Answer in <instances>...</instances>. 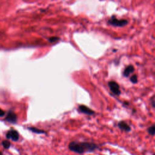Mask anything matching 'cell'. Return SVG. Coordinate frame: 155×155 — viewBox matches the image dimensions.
<instances>
[{
    "label": "cell",
    "mask_w": 155,
    "mask_h": 155,
    "mask_svg": "<svg viewBox=\"0 0 155 155\" xmlns=\"http://www.w3.org/2000/svg\"><path fill=\"white\" fill-rule=\"evenodd\" d=\"M68 148L76 153L83 154L94 151L98 148V145L93 142L73 141L68 144Z\"/></svg>",
    "instance_id": "cell-1"
},
{
    "label": "cell",
    "mask_w": 155,
    "mask_h": 155,
    "mask_svg": "<svg viewBox=\"0 0 155 155\" xmlns=\"http://www.w3.org/2000/svg\"><path fill=\"white\" fill-rule=\"evenodd\" d=\"M128 23V21L127 19H118L114 15H112L108 21V24H109L112 26L117 27H123L127 25Z\"/></svg>",
    "instance_id": "cell-2"
},
{
    "label": "cell",
    "mask_w": 155,
    "mask_h": 155,
    "mask_svg": "<svg viewBox=\"0 0 155 155\" xmlns=\"http://www.w3.org/2000/svg\"><path fill=\"white\" fill-rule=\"evenodd\" d=\"M108 85L113 94H114L116 96L120 95L121 91L120 90L119 85L117 82L114 81H110L108 82Z\"/></svg>",
    "instance_id": "cell-3"
},
{
    "label": "cell",
    "mask_w": 155,
    "mask_h": 155,
    "mask_svg": "<svg viewBox=\"0 0 155 155\" xmlns=\"http://www.w3.org/2000/svg\"><path fill=\"white\" fill-rule=\"evenodd\" d=\"M6 138L7 139H11L13 141H17L18 140L19 138V134L18 133V132L13 129H11L10 130H8L7 133H6Z\"/></svg>",
    "instance_id": "cell-4"
},
{
    "label": "cell",
    "mask_w": 155,
    "mask_h": 155,
    "mask_svg": "<svg viewBox=\"0 0 155 155\" xmlns=\"http://www.w3.org/2000/svg\"><path fill=\"white\" fill-rule=\"evenodd\" d=\"M134 71H135V68L133 65H131V64L128 65L127 66H126L125 67V68L122 72V75L125 78H128Z\"/></svg>",
    "instance_id": "cell-5"
},
{
    "label": "cell",
    "mask_w": 155,
    "mask_h": 155,
    "mask_svg": "<svg viewBox=\"0 0 155 155\" xmlns=\"http://www.w3.org/2000/svg\"><path fill=\"white\" fill-rule=\"evenodd\" d=\"M117 127L119 128L125 132L128 133L131 131V127L124 120H120L117 123Z\"/></svg>",
    "instance_id": "cell-6"
},
{
    "label": "cell",
    "mask_w": 155,
    "mask_h": 155,
    "mask_svg": "<svg viewBox=\"0 0 155 155\" xmlns=\"http://www.w3.org/2000/svg\"><path fill=\"white\" fill-rule=\"evenodd\" d=\"M79 110L81 111V112L88 114V115H93L94 114V111L90 108L89 107L84 105H81L79 106Z\"/></svg>",
    "instance_id": "cell-7"
},
{
    "label": "cell",
    "mask_w": 155,
    "mask_h": 155,
    "mask_svg": "<svg viewBox=\"0 0 155 155\" xmlns=\"http://www.w3.org/2000/svg\"><path fill=\"white\" fill-rule=\"evenodd\" d=\"M5 120L10 123H15L17 120V116L13 111H9L5 117Z\"/></svg>",
    "instance_id": "cell-8"
},
{
    "label": "cell",
    "mask_w": 155,
    "mask_h": 155,
    "mask_svg": "<svg viewBox=\"0 0 155 155\" xmlns=\"http://www.w3.org/2000/svg\"><path fill=\"white\" fill-rule=\"evenodd\" d=\"M147 132L150 136H155V123L148 127Z\"/></svg>",
    "instance_id": "cell-9"
},
{
    "label": "cell",
    "mask_w": 155,
    "mask_h": 155,
    "mask_svg": "<svg viewBox=\"0 0 155 155\" xmlns=\"http://www.w3.org/2000/svg\"><path fill=\"white\" fill-rule=\"evenodd\" d=\"M130 81L133 84H137L138 82V78H137V74H134L132 76H131V77L130 78Z\"/></svg>",
    "instance_id": "cell-10"
},
{
    "label": "cell",
    "mask_w": 155,
    "mask_h": 155,
    "mask_svg": "<svg viewBox=\"0 0 155 155\" xmlns=\"http://www.w3.org/2000/svg\"><path fill=\"white\" fill-rule=\"evenodd\" d=\"M28 129L31 131L33 133H38V134H42V133H45V132L42 130H40V129H38V128H34V127H31V128H28Z\"/></svg>",
    "instance_id": "cell-11"
},
{
    "label": "cell",
    "mask_w": 155,
    "mask_h": 155,
    "mask_svg": "<svg viewBox=\"0 0 155 155\" xmlns=\"http://www.w3.org/2000/svg\"><path fill=\"white\" fill-rule=\"evenodd\" d=\"M2 145L4 147V148H5V149H8L10 148V145H11L10 142L8 140H3L2 142Z\"/></svg>",
    "instance_id": "cell-12"
},
{
    "label": "cell",
    "mask_w": 155,
    "mask_h": 155,
    "mask_svg": "<svg viewBox=\"0 0 155 155\" xmlns=\"http://www.w3.org/2000/svg\"><path fill=\"white\" fill-rule=\"evenodd\" d=\"M59 38H56V37H51L49 39V41L51 42H54L57 40H58Z\"/></svg>",
    "instance_id": "cell-13"
},
{
    "label": "cell",
    "mask_w": 155,
    "mask_h": 155,
    "mask_svg": "<svg viewBox=\"0 0 155 155\" xmlns=\"http://www.w3.org/2000/svg\"><path fill=\"white\" fill-rule=\"evenodd\" d=\"M4 114H5V111H4L3 110H2V109L0 108V117L4 116Z\"/></svg>",
    "instance_id": "cell-14"
},
{
    "label": "cell",
    "mask_w": 155,
    "mask_h": 155,
    "mask_svg": "<svg viewBox=\"0 0 155 155\" xmlns=\"http://www.w3.org/2000/svg\"><path fill=\"white\" fill-rule=\"evenodd\" d=\"M129 105V102H127V101H124V102H123V105H124V106H127V105Z\"/></svg>",
    "instance_id": "cell-15"
},
{
    "label": "cell",
    "mask_w": 155,
    "mask_h": 155,
    "mask_svg": "<svg viewBox=\"0 0 155 155\" xmlns=\"http://www.w3.org/2000/svg\"><path fill=\"white\" fill-rule=\"evenodd\" d=\"M136 112V110L135 109H133V113H135Z\"/></svg>",
    "instance_id": "cell-16"
},
{
    "label": "cell",
    "mask_w": 155,
    "mask_h": 155,
    "mask_svg": "<svg viewBox=\"0 0 155 155\" xmlns=\"http://www.w3.org/2000/svg\"><path fill=\"white\" fill-rule=\"evenodd\" d=\"M0 155H2V153H1V152H0Z\"/></svg>",
    "instance_id": "cell-17"
},
{
    "label": "cell",
    "mask_w": 155,
    "mask_h": 155,
    "mask_svg": "<svg viewBox=\"0 0 155 155\" xmlns=\"http://www.w3.org/2000/svg\"><path fill=\"white\" fill-rule=\"evenodd\" d=\"M153 155H155V153H153Z\"/></svg>",
    "instance_id": "cell-18"
}]
</instances>
